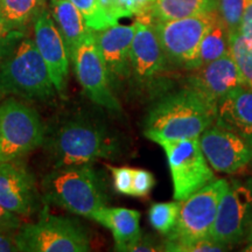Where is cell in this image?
Returning a JSON list of instances; mask_svg holds the SVG:
<instances>
[{
    "label": "cell",
    "mask_w": 252,
    "mask_h": 252,
    "mask_svg": "<svg viewBox=\"0 0 252 252\" xmlns=\"http://www.w3.org/2000/svg\"><path fill=\"white\" fill-rule=\"evenodd\" d=\"M160 146L168 161L174 200L182 202L215 179L198 139L169 141Z\"/></svg>",
    "instance_id": "10"
},
{
    "label": "cell",
    "mask_w": 252,
    "mask_h": 252,
    "mask_svg": "<svg viewBox=\"0 0 252 252\" xmlns=\"http://www.w3.org/2000/svg\"><path fill=\"white\" fill-rule=\"evenodd\" d=\"M0 94L42 102L55 97L47 64L34 41L23 34L0 50Z\"/></svg>",
    "instance_id": "3"
},
{
    "label": "cell",
    "mask_w": 252,
    "mask_h": 252,
    "mask_svg": "<svg viewBox=\"0 0 252 252\" xmlns=\"http://www.w3.org/2000/svg\"><path fill=\"white\" fill-rule=\"evenodd\" d=\"M244 239L247 242L252 241V209L250 213V216H249V220H248V226H247V232H245V237Z\"/></svg>",
    "instance_id": "37"
},
{
    "label": "cell",
    "mask_w": 252,
    "mask_h": 252,
    "mask_svg": "<svg viewBox=\"0 0 252 252\" xmlns=\"http://www.w3.org/2000/svg\"><path fill=\"white\" fill-rule=\"evenodd\" d=\"M156 185V179L152 173L146 169H134L133 182H132V196L146 197Z\"/></svg>",
    "instance_id": "29"
},
{
    "label": "cell",
    "mask_w": 252,
    "mask_h": 252,
    "mask_svg": "<svg viewBox=\"0 0 252 252\" xmlns=\"http://www.w3.org/2000/svg\"><path fill=\"white\" fill-rule=\"evenodd\" d=\"M55 168L113 159L119 146L104 125L86 115H74L60 122L43 141Z\"/></svg>",
    "instance_id": "2"
},
{
    "label": "cell",
    "mask_w": 252,
    "mask_h": 252,
    "mask_svg": "<svg viewBox=\"0 0 252 252\" xmlns=\"http://www.w3.org/2000/svg\"><path fill=\"white\" fill-rule=\"evenodd\" d=\"M229 42L230 54L237 64L244 83L252 88V45L243 39L239 31L229 33Z\"/></svg>",
    "instance_id": "26"
},
{
    "label": "cell",
    "mask_w": 252,
    "mask_h": 252,
    "mask_svg": "<svg viewBox=\"0 0 252 252\" xmlns=\"http://www.w3.org/2000/svg\"><path fill=\"white\" fill-rule=\"evenodd\" d=\"M19 251L15 243L14 235L12 232H0V252Z\"/></svg>",
    "instance_id": "36"
},
{
    "label": "cell",
    "mask_w": 252,
    "mask_h": 252,
    "mask_svg": "<svg viewBox=\"0 0 252 252\" xmlns=\"http://www.w3.org/2000/svg\"><path fill=\"white\" fill-rule=\"evenodd\" d=\"M193 71L187 78L188 86L216 106L226 94L245 84L231 54L206 63Z\"/></svg>",
    "instance_id": "17"
},
{
    "label": "cell",
    "mask_w": 252,
    "mask_h": 252,
    "mask_svg": "<svg viewBox=\"0 0 252 252\" xmlns=\"http://www.w3.org/2000/svg\"><path fill=\"white\" fill-rule=\"evenodd\" d=\"M244 251L247 252H252V241H249L247 247L244 248Z\"/></svg>",
    "instance_id": "38"
},
{
    "label": "cell",
    "mask_w": 252,
    "mask_h": 252,
    "mask_svg": "<svg viewBox=\"0 0 252 252\" xmlns=\"http://www.w3.org/2000/svg\"><path fill=\"white\" fill-rule=\"evenodd\" d=\"M94 220L111 231L116 251L128 252L141 237L140 213L137 210L105 206L94 215Z\"/></svg>",
    "instance_id": "19"
},
{
    "label": "cell",
    "mask_w": 252,
    "mask_h": 252,
    "mask_svg": "<svg viewBox=\"0 0 252 252\" xmlns=\"http://www.w3.org/2000/svg\"><path fill=\"white\" fill-rule=\"evenodd\" d=\"M112 173L113 188L119 194L132 196V182H133V168L130 167H113L108 165Z\"/></svg>",
    "instance_id": "28"
},
{
    "label": "cell",
    "mask_w": 252,
    "mask_h": 252,
    "mask_svg": "<svg viewBox=\"0 0 252 252\" xmlns=\"http://www.w3.org/2000/svg\"><path fill=\"white\" fill-rule=\"evenodd\" d=\"M46 8V0H0V14L12 31L21 32Z\"/></svg>",
    "instance_id": "22"
},
{
    "label": "cell",
    "mask_w": 252,
    "mask_h": 252,
    "mask_svg": "<svg viewBox=\"0 0 252 252\" xmlns=\"http://www.w3.org/2000/svg\"><path fill=\"white\" fill-rule=\"evenodd\" d=\"M75 74L84 94L94 104L112 113H121L122 105L113 91L105 63L94 36L89 30L72 59Z\"/></svg>",
    "instance_id": "11"
},
{
    "label": "cell",
    "mask_w": 252,
    "mask_h": 252,
    "mask_svg": "<svg viewBox=\"0 0 252 252\" xmlns=\"http://www.w3.org/2000/svg\"><path fill=\"white\" fill-rule=\"evenodd\" d=\"M228 54H230L229 32L217 15L215 23L208 30L201 42L197 61L198 67Z\"/></svg>",
    "instance_id": "24"
},
{
    "label": "cell",
    "mask_w": 252,
    "mask_h": 252,
    "mask_svg": "<svg viewBox=\"0 0 252 252\" xmlns=\"http://www.w3.org/2000/svg\"><path fill=\"white\" fill-rule=\"evenodd\" d=\"M252 209V181L242 184L229 182L220 198L209 237L220 244H237L245 237L248 220Z\"/></svg>",
    "instance_id": "12"
},
{
    "label": "cell",
    "mask_w": 252,
    "mask_h": 252,
    "mask_svg": "<svg viewBox=\"0 0 252 252\" xmlns=\"http://www.w3.org/2000/svg\"><path fill=\"white\" fill-rule=\"evenodd\" d=\"M135 33L133 25H113L100 31H94L96 42L108 70L113 91L130 83V52Z\"/></svg>",
    "instance_id": "14"
},
{
    "label": "cell",
    "mask_w": 252,
    "mask_h": 252,
    "mask_svg": "<svg viewBox=\"0 0 252 252\" xmlns=\"http://www.w3.org/2000/svg\"><path fill=\"white\" fill-rule=\"evenodd\" d=\"M34 43L48 68L56 93L63 96L67 90L69 60L67 47L52 14L45 8L34 21Z\"/></svg>",
    "instance_id": "15"
},
{
    "label": "cell",
    "mask_w": 252,
    "mask_h": 252,
    "mask_svg": "<svg viewBox=\"0 0 252 252\" xmlns=\"http://www.w3.org/2000/svg\"><path fill=\"white\" fill-rule=\"evenodd\" d=\"M217 12L153 23L169 64L187 70L198 67V52L203 36L215 23Z\"/></svg>",
    "instance_id": "9"
},
{
    "label": "cell",
    "mask_w": 252,
    "mask_h": 252,
    "mask_svg": "<svg viewBox=\"0 0 252 252\" xmlns=\"http://www.w3.org/2000/svg\"><path fill=\"white\" fill-rule=\"evenodd\" d=\"M39 203L32 173L20 159L0 162V204L15 215H31Z\"/></svg>",
    "instance_id": "16"
},
{
    "label": "cell",
    "mask_w": 252,
    "mask_h": 252,
    "mask_svg": "<svg viewBox=\"0 0 252 252\" xmlns=\"http://www.w3.org/2000/svg\"><path fill=\"white\" fill-rule=\"evenodd\" d=\"M217 106L191 87L163 94L151 106L144 123V134L154 143L198 139L215 124Z\"/></svg>",
    "instance_id": "1"
},
{
    "label": "cell",
    "mask_w": 252,
    "mask_h": 252,
    "mask_svg": "<svg viewBox=\"0 0 252 252\" xmlns=\"http://www.w3.org/2000/svg\"><path fill=\"white\" fill-rule=\"evenodd\" d=\"M21 34H23L21 32L12 31L11 28L7 26V24L5 23L1 14H0V50L4 48L7 43L11 42L12 40L15 39V37L21 35Z\"/></svg>",
    "instance_id": "35"
},
{
    "label": "cell",
    "mask_w": 252,
    "mask_h": 252,
    "mask_svg": "<svg viewBox=\"0 0 252 252\" xmlns=\"http://www.w3.org/2000/svg\"><path fill=\"white\" fill-rule=\"evenodd\" d=\"M132 41L130 83L141 94L161 96L166 94V75L169 63L160 45L153 24L135 20Z\"/></svg>",
    "instance_id": "8"
},
{
    "label": "cell",
    "mask_w": 252,
    "mask_h": 252,
    "mask_svg": "<svg viewBox=\"0 0 252 252\" xmlns=\"http://www.w3.org/2000/svg\"><path fill=\"white\" fill-rule=\"evenodd\" d=\"M20 226L21 223L18 215L6 210L0 204V232H12L13 234Z\"/></svg>",
    "instance_id": "33"
},
{
    "label": "cell",
    "mask_w": 252,
    "mask_h": 252,
    "mask_svg": "<svg viewBox=\"0 0 252 252\" xmlns=\"http://www.w3.org/2000/svg\"><path fill=\"white\" fill-rule=\"evenodd\" d=\"M181 201L153 203L149 210V220L154 230L167 236L174 229L180 213Z\"/></svg>",
    "instance_id": "25"
},
{
    "label": "cell",
    "mask_w": 252,
    "mask_h": 252,
    "mask_svg": "<svg viewBox=\"0 0 252 252\" xmlns=\"http://www.w3.org/2000/svg\"><path fill=\"white\" fill-rule=\"evenodd\" d=\"M239 33L248 43L252 45V0H245Z\"/></svg>",
    "instance_id": "32"
},
{
    "label": "cell",
    "mask_w": 252,
    "mask_h": 252,
    "mask_svg": "<svg viewBox=\"0 0 252 252\" xmlns=\"http://www.w3.org/2000/svg\"><path fill=\"white\" fill-rule=\"evenodd\" d=\"M130 251H163V245L157 244L156 242H154V239L149 237V236H146V237H143V236H141V237L132 245Z\"/></svg>",
    "instance_id": "34"
},
{
    "label": "cell",
    "mask_w": 252,
    "mask_h": 252,
    "mask_svg": "<svg viewBox=\"0 0 252 252\" xmlns=\"http://www.w3.org/2000/svg\"><path fill=\"white\" fill-rule=\"evenodd\" d=\"M52 17L64 41L69 60L72 61L75 53L89 31L86 19L70 0H50Z\"/></svg>",
    "instance_id": "20"
},
{
    "label": "cell",
    "mask_w": 252,
    "mask_h": 252,
    "mask_svg": "<svg viewBox=\"0 0 252 252\" xmlns=\"http://www.w3.org/2000/svg\"><path fill=\"white\" fill-rule=\"evenodd\" d=\"M147 0H98V30L117 25L121 19L143 17L150 7Z\"/></svg>",
    "instance_id": "23"
},
{
    "label": "cell",
    "mask_w": 252,
    "mask_h": 252,
    "mask_svg": "<svg viewBox=\"0 0 252 252\" xmlns=\"http://www.w3.org/2000/svg\"><path fill=\"white\" fill-rule=\"evenodd\" d=\"M200 147L214 171L234 174L252 161V147L244 139L214 124L198 137Z\"/></svg>",
    "instance_id": "13"
},
{
    "label": "cell",
    "mask_w": 252,
    "mask_h": 252,
    "mask_svg": "<svg viewBox=\"0 0 252 252\" xmlns=\"http://www.w3.org/2000/svg\"><path fill=\"white\" fill-rule=\"evenodd\" d=\"M147 1H150V2H152V1H153V0H147Z\"/></svg>",
    "instance_id": "39"
},
{
    "label": "cell",
    "mask_w": 252,
    "mask_h": 252,
    "mask_svg": "<svg viewBox=\"0 0 252 252\" xmlns=\"http://www.w3.org/2000/svg\"><path fill=\"white\" fill-rule=\"evenodd\" d=\"M45 137L36 110L14 98L0 105V162L21 159L43 145Z\"/></svg>",
    "instance_id": "7"
},
{
    "label": "cell",
    "mask_w": 252,
    "mask_h": 252,
    "mask_svg": "<svg viewBox=\"0 0 252 252\" xmlns=\"http://www.w3.org/2000/svg\"><path fill=\"white\" fill-rule=\"evenodd\" d=\"M228 245L220 244L209 237L197 239V241L178 248L176 252H222L228 250Z\"/></svg>",
    "instance_id": "31"
},
{
    "label": "cell",
    "mask_w": 252,
    "mask_h": 252,
    "mask_svg": "<svg viewBox=\"0 0 252 252\" xmlns=\"http://www.w3.org/2000/svg\"><path fill=\"white\" fill-rule=\"evenodd\" d=\"M41 187L47 203L91 220L106 206L103 181L90 163L55 168L42 179Z\"/></svg>",
    "instance_id": "4"
},
{
    "label": "cell",
    "mask_w": 252,
    "mask_h": 252,
    "mask_svg": "<svg viewBox=\"0 0 252 252\" xmlns=\"http://www.w3.org/2000/svg\"><path fill=\"white\" fill-rule=\"evenodd\" d=\"M86 19L89 30H98V0H70Z\"/></svg>",
    "instance_id": "30"
},
{
    "label": "cell",
    "mask_w": 252,
    "mask_h": 252,
    "mask_svg": "<svg viewBox=\"0 0 252 252\" xmlns=\"http://www.w3.org/2000/svg\"><path fill=\"white\" fill-rule=\"evenodd\" d=\"M2 96V94H0V97H1Z\"/></svg>",
    "instance_id": "40"
},
{
    "label": "cell",
    "mask_w": 252,
    "mask_h": 252,
    "mask_svg": "<svg viewBox=\"0 0 252 252\" xmlns=\"http://www.w3.org/2000/svg\"><path fill=\"white\" fill-rule=\"evenodd\" d=\"M228 186L225 179H214L182 201L174 229L167 235L162 244L163 251L176 252L182 245L209 236L220 201Z\"/></svg>",
    "instance_id": "5"
},
{
    "label": "cell",
    "mask_w": 252,
    "mask_h": 252,
    "mask_svg": "<svg viewBox=\"0 0 252 252\" xmlns=\"http://www.w3.org/2000/svg\"><path fill=\"white\" fill-rule=\"evenodd\" d=\"M19 251L87 252L90 239L86 229L69 217L43 213L36 223L25 224L14 235Z\"/></svg>",
    "instance_id": "6"
},
{
    "label": "cell",
    "mask_w": 252,
    "mask_h": 252,
    "mask_svg": "<svg viewBox=\"0 0 252 252\" xmlns=\"http://www.w3.org/2000/svg\"><path fill=\"white\" fill-rule=\"evenodd\" d=\"M215 124L237 134L252 147V88L243 84L217 104Z\"/></svg>",
    "instance_id": "18"
},
{
    "label": "cell",
    "mask_w": 252,
    "mask_h": 252,
    "mask_svg": "<svg viewBox=\"0 0 252 252\" xmlns=\"http://www.w3.org/2000/svg\"><path fill=\"white\" fill-rule=\"evenodd\" d=\"M245 0H217L216 12L229 33L239 31Z\"/></svg>",
    "instance_id": "27"
},
{
    "label": "cell",
    "mask_w": 252,
    "mask_h": 252,
    "mask_svg": "<svg viewBox=\"0 0 252 252\" xmlns=\"http://www.w3.org/2000/svg\"><path fill=\"white\" fill-rule=\"evenodd\" d=\"M217 0H153L149 11L138 20L147 23L174 20L216 11Z\"/></svg>",
    "instance_id": "21"
}]
</instances>
